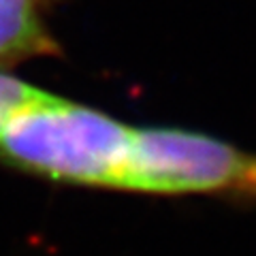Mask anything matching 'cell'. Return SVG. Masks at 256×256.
Wrapping results in <instances>:
<instances>
[{
  "label": "cell",
  "instance_id": "cell-1",
  "mask_svg": "<svg viewBox=\"0 0 256 256\" xmlns=\"http://www.w3.org/2000/svg\"><path fill=\"white\" fill-rule=\"evenodd\" d=\"M132 134L102 111L47 96L4 130L0 158L54 182L124 188Z\"/></svg>",
  "mask_w": 256,
  "mask_h": 256
},
{
  "label": "cell",
  "instance_id": "cell-4",
  "mask_svg": "<svg viewBox=\"0 0 256 256\" xmlns=\"http://www.w3.org/2000/svg\"><path fill=\"white\" fill-rule=\"evenodd\" d=\"M47 96H50L47 92L32 88L18 77L0 73V137L13 124V120H18L28 109L38 105Z\"/></svg>",
  "mask_w": 256,
  "mask_h": 256
},
{
  "label": "cell",
  "instance_id": "cell-3",
  "mask_svg": "<svg viewBox=\"0 0 256 256\" xmlns=\"http://www.w3.org/2000/svg\"><path fill=\"white\" fill-rule=\"evenodd\" d=\"M52 0H0V66L58 52L47 26Z\"/></svg>",
  "mask_w": 256,
  "mask_h": 256
},
{
  "label": "cell",
  "instance_id": "cell-2",
  "mask_svg": "<svg viewBox=\"0 0 256 256\" xmlns=\"http://www.w3.org/2000/svg\"><path fill=\"white\" fill-rule=\"evenodd\" d=\"M124 190L256 196V156L188 130H134Z\"/></svg>",
  "mask_w": 256,
  "mask_h": 256
}]
</instances>
